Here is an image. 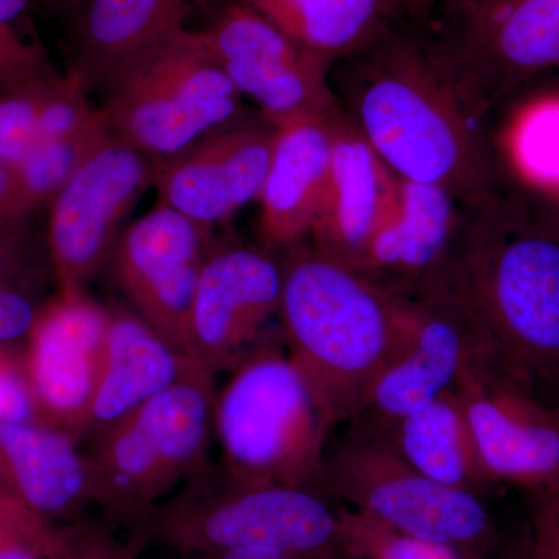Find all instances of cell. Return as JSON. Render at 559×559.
<instances>
[{"label":"cell","instance_id":"1","mask_svg":"<svg viewBox=\"0 0 559 559\" xmlns=\"http://www.w3.org/2000/svg\"><path fill=\"white\" fill-rule=\"evenodd\" d=\"M418 293L454 312L474 355L533 388L559 382V200L506 180L460 204L450 248Z\"/></svg>","mask_w":559,"mask_h":559},{"label":"cell","instance_id":"2","mask_svg":"<svg viewBox=\"0 0 559 559\" xmlns=\"http://www.w3.org/2000/svg\"><path fill=\"white\" fill-rule=\"evenodd\" d=\"M330 86L342 112L400 178L440 187L459 204L509 180L488 121L441 68L428 25H393L337 61Z\"/></svg>","mask_w":559,"mask_h":559},{"label":"cell","instance_id":"3","mask_svg":"<svg viewBox=\"0 0 559 559\" xmlns=\"http://www.w3.org/2000/svg\"><path fill=\"white\" fill-rule=\"evenodd\" d=\"M280 336L329 428L359 415L378 374L406 345L409 304L314 242L285 249Z\"/></svg>","mask_w":559,"mask_h":559},{"label":"cell","instance_id":"4","mask_svg":"<svg viewBox=\"0 0 559 559\" xmlns=\"http://www.w3.org/2000/svg\"><path fill=\"white\" fill-rule=\"evenodd\" d=\"M102 92L110 134L145 156L153 170L210 135L253 120L240 92L189 27L132 58Z\"/></svg>","mask_w":559,"mask_h":559},{"label":"cell","instance_id":"5","mask_svg":"<svg viewBox=\"0 0 559 559\" xmlns=\"http://www.w3.org/2000/svg\"><path fill=\"white\" fill-rule=\"evenodd\" d=\"M216 392L223 468L246 484L323 487L329 426L278 342L261 340Z\"/></svg>","mask_w":559,"mask_h":559},{"label":"cell","instance_id":"6","mask_svg":"<svg viewBox=\"0 0 559 559\" xmlns=\"http://www.w3.org/2000/svg\"><path fill=\"white\" fill-rule=\"evenodd\" d=\"M215 377L194 367L109 428L83 452L91 496L112 516L145 520L154 502L207 468Z\"/></svg>","mask_w":559,"mask_h":559},{"label":"cell","instance_id":"7","mask_svg":"<svg viewBox=\"0 0 559 559\" xmlns=\"http://www.w3.org/2000/svg\"><path fill=\"white\" fill-rule=\"evenodd\" d=\"M145 520L183 550L264 549L293 559L342 550L341 513L318 489L246 484L215 463Z\"/></svg>","mask_w":559,"mask_h":559},{"label":"cell","instance_id":"8","mask_svg":"<svg viewBox=\"0 0 559 559\" xmlns=\"http://www.w3.org/2000/svg\"><path fill=\"white\" fill-rule=\"evenodd\" d=\"M426 25L441 68L484 120L530 81L559 72V0H452Z\"/></svg>","mask_w":559,"mask_h":559},{"label":"cell","instance_id":"9","mask_svg":"<svg viewBox=\"0 0 559 559\" xmlns=\"http://www.w3.org/2000/svg\"><path fill=\"white\" fill-rule=\"evenodd\" d=\"M323 488L414 538L480 554L491 536L476 492L430 479L382 436L353 437L326 451Z\"/></svg>","mask_w":559,"mask_h":559},{"label":"cell","instance_id":"10","mask_svg":"<svg viewBox=\"0 0 559 559\" xmlns=\"http://www.w3.org/2000/svg\"><path fill=\"white\" fill-rule=\"evenodd\" d=\"M197 33L235 90L255 103L271 127L340 108L330 66L245 3L219 0L212 20Z\"/></svg>","mask_w":559,"mask_h":559},{"label":"cell","instance_id":"11","mask_svg":"<svg viewBox=\"0 0 559 559\" xmlns=\"http://www.w3.org/2000/svg\"><path fill=\"white\" fill-rule=\"evenodd\" d=\"M153 176L145 156L110 134L53 198L47 245L60 296L86 293L105 270L123 221Z\"/></svg>","mask_w":559,"mask_h":559},{"label":"cell","instance_id":"12","mask_svg":"<svg viewBox=\"0 0 559 559\" xmlns=\"http://www.w3.org/2000/svg\"><path fill=\"white\" fill-rule=\"evenodd\" d=\"M454 392L489 484L559 487V411L533 385L469 352Z\"/></svg>","mask_w":559,"mask_h":559},{"label":"cell","instance_id":"13","mask_svg":"<svg viewBox=\"0 0 559 559\" xmlns=\"http://www.w3.org/2000/svg\"><path fill=\"white\" fill-rule=\"evenodd\" d=\"M210 230L157 202L121 230L105 270L132 312L183 353Z\"/></svg>","mask_w":559,"mask_h":559},{"label":"cell","instance_id":"14","mask_svg":"<svg viewBox=\"0 0 559 559\" xmlns=\"http://www.w3.org/2000/svg\"><path fill=\"white\" fill-rule=\"evenodd\" d=\"M282 266L246 245L212 249L202 264L183 355L215 377L231 370L278 319Z\"/></svg>","mask_w":559,"mask_h":559},{"label":"cell","instance_id":"15","mask_svg":"<svg viewBox=\"0 0 559 559\" xmlns=\"http://www.w3.org/2000/svg\"><path fill=\"white\" fill-rule=\"evenodd\" d=\"M109 310L86 296L46 301L22 348L40 425L83 436L100 381Z\"/></svg>","mask_w":559,"mask_h":559},{"label":"cell","instance_id":"16","mask_svg":"<svg viewBox=\"0 0 559 559\" xmlns=\"http://www.w3.org/2000/svg\"><path fill=\"white\" fill-rule=\"evenodd\" d=\"M275 128L245 121L216 132L154 168L160 204L212 230L259 200L270 167Z\"/></svg>","mask_w":559,"mask_h":559},{"label":"cell","instance_id":"17","mask_svg":"<svg viewBox=\"0 0 559 559\" xmlns=\"http://www.w3.org/2000/svg\"><path fill=\"white\" fill-rule=\"evenodd\" d=\"M331 130L329 182L310 238L323 252L356 271L392 209L399 176L341 108L331 116Z\"/></svg>","mask_w":559,"mask_h":559},{"label":"cell","instance_id":"18","mask_svg":"<svg viewBox=\"0 0 559 559\" xmlns=\"http://www.w3.org/2000/svg\"><path fill=\"white\" fill-rule=\"evenodd\" d=\"M404 297L409 337L370 385L360 411L389 426L454 389L469 353L465 330L450 308L426 294Z\"/></svg>","mask_w":559,"mask_h":559},{"label":"cell","instance_id":"19","mask_svg":"<svg viewBox=\"0 0 559 559\" xmlns=\"http://www.w3.org/2000/svg\"><path fill=\"white\" fill-rule=\"evenodd\" d=\"M459 215L460 204L447 190L399 176L392 209L356 272L385 293H417L440 266Z\"/></svg>","mask_w":559,"mask_h":559},{"label":"cell","instance_id":"20","mask_svg":"<svg viewBox=\"0 0 559 559\" xmlns=\"http://www.w3.org/2000/svg\"><path fill=\"white\" fill-rule=\"evenodd\" d=\"M331 116L275 128L260 191V234L267 248L286 249L310 237L322 204L333 157Z\"/></svg>","mask_w":559,"mask_h":559},{"label":"cell","instance_id":"21","mask_svg":"<svg viewBox=\"0 0 559 559\" xmlns=\"http://www.w3.org/2000/svg\"><path fill=\"white\" fill-rule=\"evenodd\" d=\"M202 0H90L70 20L69 73L87 91L154 44L187 27Z\"/></svg>","mask_w":559,"mask_h":559},{"label":"cell","instance_id":"22","mask_svg":"<svg viewBox=\"0 0 559 559\" xmlns=\"http://www.w3.org/2000/svg\"><path fill=\"white\" fill-rule=\"evenodd\" d=\"M194 367L200 366L134 312L109 310L100 381L81 437L90 439L109 428L173 388Z\"/></svg>","mask_w":559,"mask_h":559},{"label":"cell","instance_id":"23","mask_svg":"<svg viewBox=\"0 0 559 559\" xmlns=\"http://www.w3.org/2000/svg\"><path fill=\"white\" fill-rule=\"evenodd\" d=\"M0 480L43 520L92 500L76 437L36 421H0Z\"/></svg>","mask_w":559,"mask_h":559},{"label":"cell","instance_id":"24","mask_svg":"<svg viewBox=\"0 0 559 559\" xmlns=\"http://www.w3.org/2000/svg\"><path fill=\"white\" fill-rule=\"evenodd\" d=\"M333 68L399 22L401 0H238Z\"/></svg>","mask_w":559,"mask_h":559},{"label":"cell","instance_id":"25","mask_svg":"<svg viewBox=\"0 0 559 559\" xmlns=\"http://www.w3.org/2000/svg\"><path fill=\"white\" fill-rule=\"evenodd\" d=\"M385 439L401 457L439 484L476 495L489 484L454 389L396 419Z\"/></svg>","mask_w":559,"mask_h":559},{"label":"cell","instance_id":"26","mask_svg":"<svg viewBox=\"0 0 559 559\" xmlns=\"http://www.w3.org/2000/svg\"><path fill=\"white\" fill-rule=\"evenodd\" d=\"M109 135L105 120L73 138L39 142L11 173L24 209L32 215L40 205L50 204Z\"/></svg>","mask_w":559,"mask_h":559},{"label":"cell","instance_id":"27","mask_svg":"<svg viewBox=\"0 0 559 559\" xmlns=\"http://www.w3.org/2000/svg\"><path fill=\"white\" fill-rule=\"evenodd\" d=\"M342 551L356 559H474L444 544L414 538L362 511H341Z\"/></svg>","mask_w":559,"mask_h":559},{"label":"cell","instance_id":"28","mask_svg":"<svg viewBox=\"0 0 559 559\" xmlns=\"http://www.w3.org/2000/svg\"><path fill=\"white\" fill-rule=\"evenodd\" d=\"M31 0H0V94L57 73L28 20Z\"/></svg>","mask_w":559,"mask_h":559},{"label":"cell","instance_id":"29","mask_svg":"<svg viewBox=\"0 0 559 559\" xmlns=\"http://www.w3.org/2000/svg\"><path fill=\"white\" fill-rule=\"evenodd\" d=\"M90 91L73 76L55 73L40 92L39 142L73 138L105 121L102 109L94 108Z\"/></svg>","mask_w":559,"mask_h":559},{"label":"cell","instance_id":"30","mask_svg":"<svg viewBox=\"0 0 559 559\" xmlns=\"http://www.w3.org/2000/svg\"><path fill=\"white\" fill-rule=\"evenodd\" d=\"M50 76L0 94V160L11 173L39 143L40 92Z\"/></svg>","mask_w":559,"mask_h":559},{"label":"cell","instance_id":"31","mask_svg":"<svg viewBox=\"0 0 559 559\" xmlns=\"http://www.w3.org/2000/svg\"><path fill=\"white\" fill-rule=\"evenodd\" d=\"M0 345V421H36L22 349Z\"/></svg>","mask_w":559,"mask_h":559},{"label":"cell","instance_id":"32","mask_svg":"<svg viewBox=\"0 0 559 559\" xmlns=\"http://www.w3.org/2000/svg\"><path fill=\"white\" fill-rule=\"evenodd\" d=\"M44 305L36 286L0 289V345L27 341Z\"/></svg>","mask_w":559,"mask_h":559},{"label":"cell","instance_id":"33","mask_svg":"<svg viewBox=\"0 0 559 559\" xmlns=\"http://www.w3.org/2000/svg\"><path fill=\"white\" fill-rule=\"evenodd\" d=\"M28 219L0 231V289L36 286Z\"/></svg>","mask_w":559,"mask_h":559},{"label":"cell","instance_id":"34","mask_svg":"<svg viewBox=\"0 0 559 559\" xmlns=\"http://www.w3.org/2000/svg\"><path fill=\"white\" fill-rule=\"evenodd\" d=\"M43 518L28 510L9 488L0 480V530L14 533L22 538L32 540L36 546L55 547V540L47 536Z\"/></svg>","mask_w":559,"mask_h":559},{"label":"cell","instance_id":"35","mask_svg":"<svg viewBox=\"0 0 559 559\" xmlns=\"http://www.w3.org/2000/svg\"><path fill=\"white\" fill-rule=\"evenodd\" d=\"M533 528V559H559V487L539 491Z\"/></svg>","mask_w":559,"mask_h":559},{"label":"cell","instance_id":"36","mask_svg":"<svg viewBox=\"0 0 559 559\" xmlns=\"http://www.w3.org/2000/svg\"><path fill=\"white\" fill-rule=\"evenodd\" d=\"M31 216L22 205L13 175L0 160V224L21 223Z\"/></svg>","mask_w":559,"mask_h":559},{"label":"cell","instance_id":"37","mask_svg":"<svg viewBox=\"0 0 559 559\" xmlns=\"http://www.w3.org/2000/svg\"><path fill=\"white\" fill-rule=\"evenodd\" d=\"M407 20L415 24H429L443 7L452 0H401Z\"/></svg>","mask_w":559,"mask_h":559},{"label":"cell","instance_id":"38","mask_svg":"<svg viewBox=\"0 0 559 559\" xmlns=\"http://www.w3.org/2000/svg\"><path fill=\"white\" fill-rule=\"evenodd\" d=\"M39 547L17 535L0 538V559H38Z\"/></svg>","mask_w":559,"mask_h":559},{"label":"cell","instance_id":"39","mask_svg":"<svg viewBox=\"0 0 559 559\" xmlns=\"http://www.w3.org/2000/svg\"><path fill=\"white\" fill-rule=\"evenodd\" d=\"M200 559H293L274 550L264 549H230L221 551H207Z\"/></svg>","mask_w":559,"mask_h":559},{"label":"cell","instance_id":"40","mask_svg":"<svg viewBox=\"0 0 559 559\" xmlns=\"http://www.w3.org/2000/svg\"><path fill=\"white\" fill-rule=\"evenodd\" d=\"M81 559H128L123 557V555L119 554V551L110 549L108 544L103 543V540L97 538H92L87 540L86 546H84L83 557Z\"/></svg>","mask_w":559,"mask_h":559},{"label":"cell","instance_id":"41","mask_svg":"<svg viewBox=\"0 0 559 559\" xmlns=\"http://www.w3.org/2000/svg\"><path fill=\"white\" fill-rule=\"evenodd\" d=\"M547 193H550L551 197H555V198H557V200H559V175H558L557 182H555L554 189H551L550 191H547Z\"/></svg>","mask_w":559,"mask_h":559},{"label":"cell","instance_id":"42","mask_svg":"<svg viewBox=\"0 0 559 559\" xmlns=\"http://www.w3.org/2000/svg\"><path fill=\"white\" fill-rule=\"evenodd\" d=\"M21 223H24V221H21ZM16 224H20V223H14V224H0V231H3V230L9 229V227H11V226H16Z\"/></svg>","mask_w":559,"mask_h":559},{"label":"cell","instance_id":"43","mask_svg":"<svg viewBox=\"0 0 559 559\" xmlns=\"http://www.w3.org/2000/svg\"><path fill=\"white\" fill-rule=\"evenodd\" d=\"M474 559H484V558H481V555H476V558H474Z\"/></svg>","mask_w":559,"mask_h":559}]
</instances>
